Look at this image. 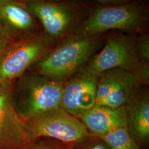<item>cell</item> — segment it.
Segmentation results:
<instances>
[{"mask_svg": "<svg viewBox=\"0 0 149 149\" xmlns=\"http://www.w3.org/2000/svg\"><path fill=\"white\" fill-rule=\"evenodd\" d=\"M107 35L71 34L60 40L29 70L65 82L85 68L107 39Z\"/></svg>", "mask_w": 149, "mask_h": 149, "instance_id": "6da1fadb", "label": "cell"}, {"mask_svg": "<svg viewBox=\"0 0 149 149\" xmlns=\"http://www.w3.org/2000/svg\"><path fill=\"white\" fill-rule=\"evenodd\" d=\"M64 82L28 70L13 82L12 100L23 120L61 108Z\"/></svg>", "mask_w": 149, "mask_h": 149, "instance_id": "7a4b0ae2", "label": "cell"}, {"mask_svg": "<svg viewBox=\"0 0 149 149\" xmlns=\"http://www.w3.org/2000/svg\"><path fill=\"white\" fill-rule=\"evenodd\" d=\"M147 13L146 8L138 2L101 4L78 23L71 34L97 35L113 29L133 33L143 32L147 24Z\"/></svg>", "mask_w": 149, "mask_h": 149, "instance_id": "3957f363", "label": "cell"}, {"mask_svg": "<svg viewBox=\"0 0 149 149\" xmlns=\"http://www.w3.org/2000/svg\"><path fill=\"white\" fill-rule=\"evenodd\" d=\"M54 44L43 32L7 43L0 53V85L21 76L48 53Z\"/></svg>", "mask_w": 149, "mask_h": 149, "instance_id": "277c9868", "label": "cell"}, {"mask_svg": "<svg viewBox=\"0 0 149 149\" xmlns=\"http://www.w3.org/2000/svg\"><path fill=\"white\" fill-rule=\"evenodd\" d=\"M25 127L31 140L47 137L73 145L90 136L79 119L60 108L44 112L25 122Z\"/></svg>", "mask_w": 149, "mask_h": 149, "instance_id": "5b68a950", "label": "cell"}, {"mask_svg": "<svg viewBox=\"0 0 149 149\" xmlns=\"http://www.w3.org/2000/svg\"><path fill=\"white\" fill-rule=\"evenodd\" d=\"M24 2L40 22L43 33L55 42L71 34L80 22L81 8L76 3L42 0Z\"/></svg>", "mask_w": 149, "mask_h": 149, "instance_id": "8992f818", "label": "cell"}, {"mask_svg": "<svg viewBox=\"0 0 149 149\" xmlns=\"http://www.w3.org/2000/svg\"><path fill=\"white\" fill-rule=\"evenodd\" d=\"M106 40L101 52L91 59L86 67L98 74L112 69L132 72L139 61L135 50L136 38L119 34Z\"/></svg>", "mask_w": 149, "mask_h": 149, "instance_id": "52a82bcc", "label": "cell"}, {"mask_svg": "<svg viewBox=\"0 0 149 149\" xmlns=\"http://www.w3.org/2000/svg\"><path fill=\"white\" fill-rule=\"evenodd\" d=\"M98 74L86 66L64 82L61 108L80 119L95 106Z\"/></svg>", "mask_w": 149, "mask_h": 149, "instance_id": "ba28073f", "label": "cell"}, {"mask_svg": "<svg viewBox=\"0 0 149 149\" xmlns=\"http://www.w3.org/2000/svg\"><path fill=\"white\" fill-rule=\"evenodd\" d=\"M140 86L129 71L120 69L105 71L98 74L95 106H124Z\"/></svg>", "mask_w": 149, "mask_h": 149, "instance_id": "9c48e42d", "label": "cell"}, {"mask_svg": "<svg viewBox=\"0 0 149 149\" xmlns=\"http://www.w3.org/2000/svg\"><path fill=\"white\" fill-rule=\"evenodd\" d=\"M13 82L0 85V149H20L31 140L12 100Z\"/></svg>", "mask_w": 149, "mask_h": 149, "instance_id": "30bf717a", "label": "cell"}, {"mask_svg": "<svg viewBox=\"0 0 149 149\" xmlns=\"http://www.w3.org/2000/svg\"><path fill=\"white\" fill-rule=\"evenodd\" d=\"M37 19L24 1L0 0V34L8 42L38 33Z\"/></svg>", "mask_w": 149, "mask_h": 149, "instance_id": "8fae6325", "label": "cell"}, {"mask_svg": "<svg viewBox=\"0 0 149 149\" xmlns=\"http://www.w3.org/2000/svg\"><path fill=\"white\" fill-rule=\"evenodd\" d=\"M125 106L129 133L140 147L146 145L149 141V91L141 86Z\"/></svg>", "mask_w": 149, "mask_h": 149, "instance_id": "7c38bea8", "label": "cell"}, {"mask_svg": "<svg viewBox=\"0 0 149 149\" xmlns=\"http://www.w3.org/2000/svg\"><path fill=\"white\" fill-rule=\"evenodd\" d=\"M91 135L100 136L112 130L128 127L125 106L112 108L95 106L80 119Z\"/></svg>", "mask_w": 149, "mask_h": 149, "instance_id": "4fadbf2b", "label": "cell"}, {"mask_svg": "<svg viewBox=\"0 0 149 149\" xmlns=\"http://www.w3.org/2000/svg\"><path fill=\"white\" fill-rule=\"evenodd\" d=\"M97 136L103 139L111 149H140L127 127L116 128Z\"/></svg>", "mask_w": 149, "mask_h": 149, "instance_id": "5bb4252c", "label": "cell"}, {"mask_svg": "<svg viewBox=\"0 0 149 149\" xmlns=\"http://www.w3.org/2000/svg\"><path fill=\"white\" fill-rule=\"evenodd\" d=\"M20 149H69L68 145L54 139L39 137L28 141Z\"/></svg>", "mask_w": 149, "mask_h": 149, "instance_id": "9a60e30c", "label": "cell"}, {"mask_svg": "<svg viewBox=\"0 0 149 149\" xmlns=\"http://www.w3.org/2000/svg\"><path fill=\"white\" fill-rule=\"evenodd\" d=\"M68 146L69 149H111L103 139L91 134L85 140Z\"/></svg>", "mask_w": 149, "mask_h": 149, "instance_id": "2e32d148", "label": "cell"}, {"mask_svg": "<svg viewBox=\"0 0 149 149\" xmlns=\"http://www.w3.org/2000/svg\"><path fill=\"white\" fill-rule=\"evenodd\" d=\"M135 50L139 61L149 62V34L142 33L136 38Z\"/></svg>", "mask_w": 149, "mask_h": 149, "instance_id": "e0dca14e", "label": "cell"}, {"mask_svg": "<svg viewBox=\"0 0 149 149\" xmlns=\"http://www.w3.org/2000/svg\"><path fill=\"white\" fill-rule=\"evenodd\" d=\"M141 86H149V62L139 61L132 72Z\"/></svg>", "mask_w": 149, "mask_h": 149, "instance_id": "ac0fdd59", "label": "cell"}, {"mask_svg": "<svg viewBox=\"0 0 149 149\" xmlns=\"http://www.w3.org/2000/svg\"><path fill=\"white\" fill-rule=\"evenodd\" d=\"M8 43V42H7L3 37L0 34V53Z\"/></svg>", "mask_w": 149, "mask_h": 149, "instance_id": "d6986e66", "label": "cell"}]
</instances>
